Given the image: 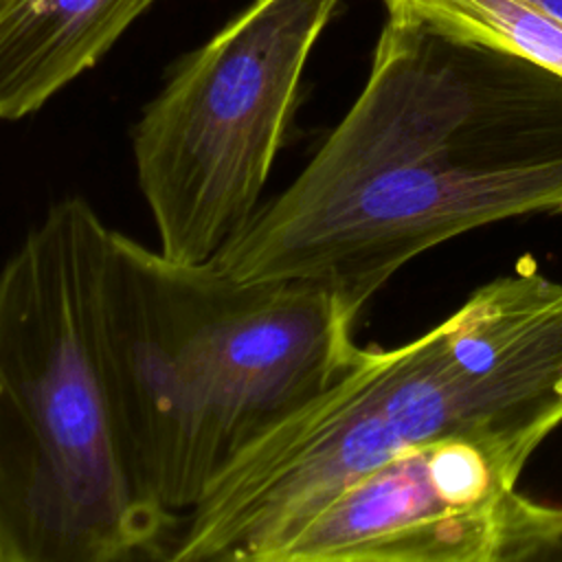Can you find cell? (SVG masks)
<instances>
[{"mask_svg": "<svg viewBox=\"0 0 562 562\" xmlns=\"http://www.w3.org/2000/svg\"><path fill=\"white\" fill-rule=\"evenodd\" d=\"M527 459L459 437L413 446L342 487L266 562H496Z\"/></svg>", "mask_w": 562, "mask_h": 562, "instance_id": "6", "label": "cell"}, {"mask_svg": "<svg viewBox=\"0 0 562 562\" xmlns=\"http://www.w3.org/2000/svg\"><path fill=\"white\" fill-rule=\"evenodd\" d=\"M110 228L66 198L0 272V558H167L182 520L143 487L99 345Z\"/></svg>", "mask_w": 562, "mask_h": 562, "instance_id": "4", "label": "cell"}, {"mask_svg": "<svg viewBox=\"0 0 562 562\" xmlns=\"http://www.w3.org/2000/svg\"><path fill=\"white\" fill-rule=\"evenodd\" d=\"M156 0H0V121L40 110Z\"/></svg>", "mask_w": 562, "mask_h": 562, "instance_id": "7", "label": "cell"}, {"mask_svg": "<svg viewBox=\"0 0 562 562\" xmlns=\"http://www.w3.org/2000/svg\"><path fill=\"white\" fill-rule=\"evenodd\" d=\"M389 20L520 57L562 79V20L533 0H382Z\"/></svg>", "mask_w": 562, "mask_h": 562, "instance_id": "8", "label": "cell"}, {"mask_svg": "<svg viewBox=\"0 0 562 562\" xmlns=\"http://www.w3.org/2000/svg\"><path fill=\"white\" fill-rule=\"evenodd\" d=\"M356 318L321 285L241 283L110 228L99 345L145 492L184 518L239 452L351 364Z\"/></svg>", "mask_w": 562, "mask_h": 562, "instance_id": "3", "label": "cell"}, {"mask_svg": "<svg viewBox=\"0 0 562 562\" xmlns=\"http://www.w3.org/2000/svg\"><path fill=\"white\" fill-rule=\"evenodd\" d=\"M531 213H562V79L386 20L349 112L209 263L321 285L360 314L417 255Z\"/></svg>", "mask_w": 562, "mask_h": 562, "instance_id": "1", "label": "cell"}, {"mask_svg": "<svg viewBox=\"0 0 562 562\" xmlns=\"http://www.w3.org/2000/svg\"><path fill=\"white\" fill-rule=\"evenodd\" d=\"M0 562H2V558H0Z\"/></svg>", "mask_w": 562, "mask_h": 562, "instance_id": "11", "label": "cell"}, {"mask_svg": "<svg viewBox=\"0 0 562 562\" xmlns=\"http://www.w3.org/2000/svg\"><path fill=\"white\" fill-rule=\"evenodd\" d=\"M533 2L544 11H549L551 15H555L558 20H562V0H533Z\"/></svg>", "mask_w": 562, "mask_h": 562, "instance_id": "10", "label": "cell"}, {"mask_svg": "<svg viewBox=\"0 0 562 562\" xmlns=\"http://www.w3.org/2000/svg\"><path fill=\"white\" fill-rule=\"evenodd\" d=\"M338 2L252 0L147 103L132 154L165 257L209 263L248 226Z\"/></svg>", "mask_w": 562, "mask_h": 562, "instance_id": "5", "label": "cell"}, {"mask_svg": "<svg viewBox=\"0 0 562 562\" xmlns=\"http://www.w3.org/2000/svg\"><path fill=\"white\" fill-rule=\"evenodd\" d=\"M562 424V281L518 268L395 349H358L182 518L169 560L266 562L351 481L437 439L531 452Z\"/></svg>", "mask_w": 562, "mask_h": 562, "instance_id": "2", "label": "cell"}, {"mask_svg": "<svg viewBox=\"0 0 562 562\" xmlns=\"http://www.w3.org/2000/svg\"><path fill=\"white\" fill-rule=\"evenodd\" d=\"M562 560V507L514 492L505 507L496 562Z\"/></svg>", "mask_w": 562, "mask_h": 562, "instance_id": "9", "label": "cell"}]
</instances>
